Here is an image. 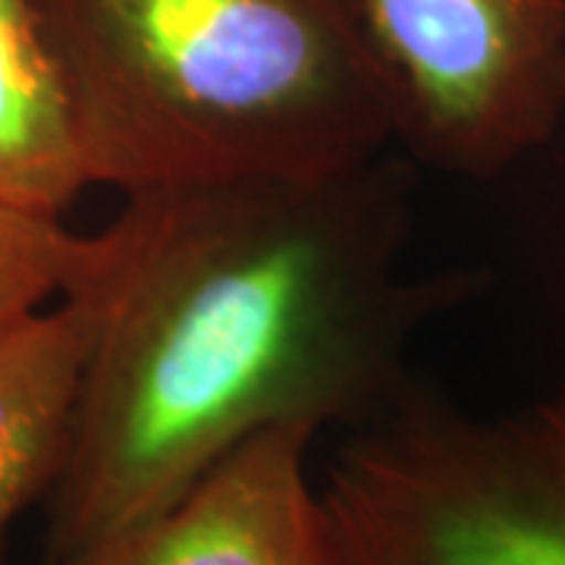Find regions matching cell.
<instances>
[{
	"label": "cell",
	"instance_id": "8992f818",
	"mask_svg": "<svg viewBox=\"0 0 565 565\" xmlns=\"http://www.w3.org/2000/svg\"><path fill=\"white\" fill-rule=\"evenodd\" d=\"M88 349L79 296L0 337V550L13 522L57 484Z\"/></svg>",
	"mask_w": 565,
	"mask_h": 565
},
{
	"label": "cell",
	"instance_id": "3957f363",
	"mask_svg": "<svg viewBox=\"0 0 565 565\" xmlns=\"http://www.w3.org/2000/svg\"><path fill=\"white\" fill-rule=\"evenodd\" d=\"M321 497L340 565H565V386L478 415L408 381Z\"/></svg>",
	"mask_w": 565,
	"mask_h": 565
},
{
	"label": "cell",
	"instance_id": "6da1fadb",
	"mask_svg": "<svg viewBox=\"0 0 565 565\" xmlns=\"http://www.w3.org/2000/svg\"><path fill=\"white\" fill-rule=\"evenodd\" d=\"M122 199L66 292L88 349L47 565L151 519L262 430L371 422L408 384L424 323L481 286L405 270L412 214L386 154Z\"/></svg>",
	"mask_w": 565,
	"mask_h": 565
},
{
	"label": "cell",
	"instance_id": "277c9868",
	"mask_svg": "<svg viewBox=\"0 0 565 565\" xmlns=\"http://www.w3.org/2000/svg\"><path fill=\"white\" fill-rule=\"evenodd\" d=\"M408 158L490 180L565 120V0H362Z\"/></svg>",
	"mask_w": 565,
	"mask_h": 565
},
{
	"label": "cell",
	"instance_id": "5b68a950",
	"mask_svg": "<svg viewBox=\"0 0 565 565\" xmlns=\"http://www.w3.org/2000/svg\"><path fill=\"white\" fill-rule=\"evenodd\" d=\"M315 437L305 424L262 430L167 509L54 565H340L308 471Z\"/></svg>",
	"mask_w": 565,
	"mask_h": 565
},
{
	"label": "cell",
	"instance_id": "7a4b0ae2",
	"mask_svg": "<svg viewBox=\"0 0 565 565\" xmlns=\"http://www.w3.org/2000/svg\"><path fill=\"white\" fill-rule=\"evenodd\" d=\"M92 185L308 180L384 158L362 0H35Z\"/></svg>",
	"mask_w": 565,
	"mask_h": 565
},
{
	"label": "cell",
	"instance_id": "ba28073f",
	"mask_svg": "<svg viewBox=\"0 0 565 565\" xmlns=\"http://www.w3.org/2000/svg\"><path fill=\"white\" fill-rule=\"evenodd\" d=\"M95 236L73 233L57 214L0 204V337L61 302L92 262Z\"/></svg>",
	"mask_w": 565,
	"mask_h": 565
},
{
	"label": "cell",
	"instance_id": "52a82bcc",
	"mask_svg": "<svg viewBox=\"0 0 565 565\" xmlns=\"http://www.w3.org/2000/svg\"><path fill=\"white\" fill-rule=\"evenodd\" d=\"M35 0H0V204L57 214L88 189Z\"/></svg>",
	"mask_w": 565,
	"mask_h": 565
}]
</instances>
